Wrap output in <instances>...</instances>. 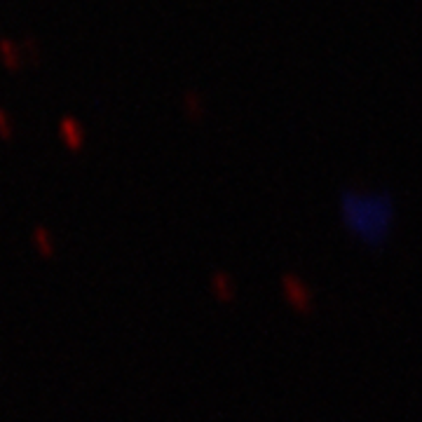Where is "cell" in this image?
Returning a JSON list of instances; mask_svg holds the SVG:
<instances>
[{
    "mask_svg": "<svg viewBox=\"0 0 422 422\" xmlns=\"http://www.w3.org/2000/svg\"><path fill=\"white\" fill-rule=\"evenodd\" d=\"M61 136H64V143L68 145L71 150H80L82 148V143H84V132H82V127L78 125V120L75 118H64L61 120Z\"/></svg>",
    "mask_w": 422,
    "mask_h": 422,
    "instance_id": "1",
    "label": "cell"
},
{
    "mask_svg": "<svg viewBox=\"0 0 422 422\" xmlns=\"http://www.w3.org/2000/svg\"><path fill=\"white\" fill-rule=\"evenodd\" d=\"M19 55H21V50L17 48V43L7 40V38H0V57H3L7 68H17L19 66V59H21Z\"/></svg>",
    "mask_w": 422,
    "mask_h": 422,
    "instance_id": "2",
    "label": "cell"
},
{
    "mask_svg": "<svg viewBox=\"0 0 422 422\" xmlns=\"http://www.w3.org/2000/svg\"><path fill=\"white\" fill-rule=\"evenodd\" d=\"M35 244L40 256H52V251H55V247H52V235L45 228H35Z\"/></svg>",
    "mask_w": 422,
    "mask_h": 422,
    "instance_id": "3",
    "label": "cell"
},
{
    "mask_svg": "<svg viewBox=\"0 0 422 422\" xmlns=\"http://www.w3.org/2000/svg\"><path fill=\"white\" fill-rule=\"evenodd\" d=\"M0 136H3V139H10L12 136V118L3 109H0Z\"/></svg>",
    "mask_w": 422,
    "mask_h": 422,
    "instance_id": "4",
    "label": "cell"
}]
</instances>
